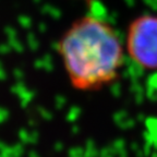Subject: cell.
I'll return each mask as SVG.
<instances>
[{
    "label": "cell",
    "instance_id": "1",
    "mask_svg": "<svg viewBox=\"0 0 157 157\" xmlns=\"http://www.w3.org/2000/svg\"><path fill=\"white\" fill-rule=\"evenodd\" d=\"M59 54L74 87L98 91L118 78L124 50L110 24L86 15L67 29L59 43Z\"/></svg>",
    "mask_w": 157,
    "mask_h": 157
},
{
    "label": "cell",
    "instance_id": "2",
    "mask_svg": "<svg viewBox=\"0 0 157 157\" xmlns=\"http://www.w3.org/2000/svg\"><path fill=\"white\" fill-rule=\"evenodd\" d=\"M127 50L141 68L157 71V15L144 14L131 22L127 34Z\"/></svg>",
    "mask_w": 157,
    "mask_h": 157
}]
</instances>
